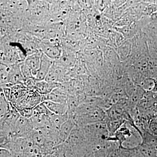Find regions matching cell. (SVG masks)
<instances>
[{"mask_svg":"<svg viewBox=\"0 0 157 157\" xmlns=\"http://www.w3.org/2000/svg\"><path fill=\"white\" fill-rule=\"evenodd\" d=\"M9 70H10V67L1 64V67H0L1 88L10 87L9 83Z\"/></svg>","mask_w":157,"mask_h":157,"instance_id":"cell-11","label":"cell"},{"mask_svg":"<svg viewBox=\"0 0 157 157\" xmlns=\"http://www.w3.org/2000/svg\"><path fill=\"white\" fill-rule=\"evenodd\" d=\"M61 83L50 82L44 80L36 81L35 90L41 95L48 94L52 92L54 90L59 87Z\"/></svg>","mask_w":157,"mask_h":157,"instance_id":"cell-7","label":"cell"},{"mask_svg":"<svg viewBox=\"0 0 157 157\" xmlns=\"http://www.w3.org/2000/svg\"><path fill=\"white\" fill-rule=\"evenodd\" d=\"M42 102L45 104L48 110L53 114L62 115L69 112V107L67 103H56L49 101Z\"/></svg>","mask_w":157,"mask_h":157,"instance_id":"cell-9","label":"cell"},{"mask_svg":"<svg viewBox=\"0 0 157 157\" xmlns=\"http://www.w3.org/2000/svg\"><path fill=\"white\" fill-rule=\"evenodd\" d=\"M21 73H22L23 77L24 79L25 82L27 80L34 78L31 70L29 69L28 67L24 63V62L21 63Z\"/></svg>","mask_w":157,"mask_h":157,"instance_id":"cell-12","label":"cell"},{"mask_svg":"<svg viewBox=\"0 0 157 157\" xmlns=\"http://www.w3.org/2000/svg\"><path fill=\"white\" fill-rule=\"evenodd\" d=\"M54 62V61L42 52L39 70L34 78L36 81L45 80L48 72L53 64Z\"/></svg>","mask_w":157,"mask_h":157,"instance_id":"cell-4","label":"cell"},{"mask_svg":"<svg viewBox=\"0 0 157 157\" xmlns=\"http://www.w3.org/2000/svg\"><path fill=\"white\" fill-rule=\"evenodd\" d=\"M1 157H12V154L8 149L1 147Z\"/></svg>","mask_w":157,"mask_h":157,"instance_id":"cell-13","label":"cell"},{"mask_svg":"<svg viewBox=\"0 0 157 157\" xmlns=\"http://www.w3.org/2000/svg\"><path fill=\"white\" fill-rule=\"evenodd\" d=\"M42 53L41 51H39L33 54L28 56L23 62L31 70L34 78L39 70Z\"/></svg>","mask_w":157,"mask_h":157,"instance_id":"cell-6","label":"cell"},{"mask_svg":"<svg viewBox=\"0 0 157 157\" xmlns=\"http://www.w3.org/2000/svg\"><path fill=\"white\" fill-rule=\"evenodd\" d=\"M150 129L154 134L157 135V123L153 121L151 124Z\"/></svg>","mask_w":157,"mask_h":157,"instance_id":"cell-14","label":"cell"},{"mask_svg":"<svg viewBox=\"0 0 157 157\" xmlns=\"http://www.w3.org/2000/svg\"><path fill=\"white\" fill-rule=\"evenodd\" d=\"M62 52L60 56L56 60L57 64L67 70H70L76 64V56L74 52L67 48H62Z\"/></svg>","mask_w":157,"mask_h":157,"instance_id":"cell-3","label":"cell"},{"mask_svg":"<svg viewBox=\"0 0 157 157\" xmlns=\"http://www.w3.org/2000/svg\"><path fill=\"white\" fill-rule=\"evenodd\" d=\"M0 101H1V119L4 117L13 108V106L11 102H9L5 97L2 90L1 89L0 92Z\"/></svg>","mask_w":157,"mask_h":157,"instance_id":"cell-10","label":"cell"},{"mask_svg":"<svg viewBox=\"0 0 157 157\" xmlns=\"http://www.w3.org/2000/svg\"><path fill=\"white\" fill-rule=\"evenodd\" d=\"M72 118L69 116V119L62 125L59 131V144L66 142L74 128L75 124Z\"/></svg>","mask_w":157,"mask_h":157,"instance_id":"cell-8","label":"cell"},{"mask_svg":"<svg viewBox=\"0 0 157 157\" xmlns=\"http://www.w3.org/2000/svg\"><path fill=\"white\" fill-rule=\"evenodd\" d=\"M39 47L41 52L54 61L57 59L62 53L61 43L48 39L40 40Z\"/></svg>","mask_w":157,"mask_h":157,"instance_id":"cell-2","label":"cell"},{"mask_svg":"<svg viewBox=\"0 0 157 157\" xmlns=\"http://www.w3.org/2000/svg\"><path fill=\"white\" fill-rule=\"evenodd\" d=\"M26 18L34 24H45L51 21L48 1H28Z\"/></svg>","mask_w":157,"mask_h":157,"instance_id":"cell-1","label":"cell"},{"mask_svg":"<svg viewBox=\"0 0 157 157\" xmlns=\"http://www.w3.org/2000/svg\"><path fill=\"white\" fill-rule=\"evenodd\" d=\"M21 63L10 67L9 83L11 88L16 85L23 84L25 82L21 68Z\"/></svg>","mask_w":157,"mask_h":157,"instance_id":"cell-5","label":"cell"}]
</instances>
